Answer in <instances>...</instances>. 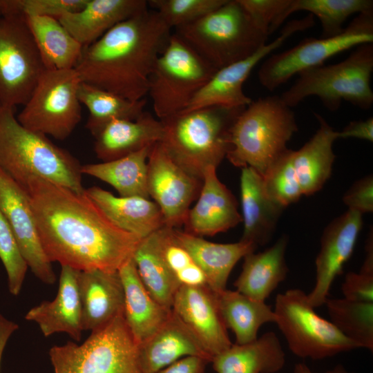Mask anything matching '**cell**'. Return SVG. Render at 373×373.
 Here are the masks:
<instances>
[{"label": "cell", "mask_w": 373, "mask_h": 373, "mask_svg": "<svg viewBox=\"0 0 373 373\" xmlns=\"http://www.w3.org/2000/svg\"><path fill=\"white\" fill-rule=\"evenodd\" d=\"M51 262L78 271H117L140 242L116 226L86 193L32 177L21 186Z\"/></svg>", "instance_id": "1"}, {"label": "cell", "mask_w": 373, "mask_h": 373, "mask_svg": "<svg viewBox=\"0 0 373 373\" xmlns=\"http://www.w3.org/2000/svg\"><path fill=\"white\" fill-rule=\"evenodd\" d=\"M171 30L149 7L84 47L75 69L82 82L131 101L144 99L150 75Z\"/></svg>", "instance_id": "2"}, {"label": "cell", "mask_w": 373, "mask_h": 373, "mask_svg": "<svg viewBox=\"0 0 373 373\" xmlns=\"http://www.w3.org/2000/svg\"><path fill=\"white\" fill-rule=\"evenodd\" d=\"M0 167L20 186L37 177L83 192L82 164L48 136L23 126L14 108L0 105Z\"/></svg>", "instance_id": "3"}, {"label": "cell", "mask_w": 373, "mask_h": 373, "mask_svg": "<svg viewBox=\"0 0 373 373\" xmlns=\"http://www.w3.org/2000/svg\"><path fill=\"white\" fill-rule=\"evenodd\" d=\"M245 107H205L160 119V143L175 162L202 180L206 169H217L226 157L230 128Z\"/></svg>", "instance_id": "4"}, {"label": "cell", "mask_w": 373, "mask_h": 373, "mask_svg": "<svg viewBox=\"0 0 373 373\" xmlns=\"http://www.w3.org/2000/svg\"><path fill=\"white\" fill-rule=\"evenodd\" d=\"M298 131L294 113L280 96L258 98L232 124L226 157L233 166L251 167L262 176Z\"/></svg>", "instance_id": "5"}, {"label": "cell", "mask_w": 373, "mask_h": 373, "mask_svg": "<svg viewBox=\"0 0 373 373\" xmlns=\"http://www.w3.org/2000/svg\"><path fill=\"white\" fill-rule=\"evenodd\" d=\"M198 54L217 70L252 55L267 44L268 35L254 22L239 0L175 28Z\"/></svg>", "instance_id": "6"}, {"label": "cell", "mask_w": 373, "mask_h": 373, "mask_svg": "<svg viewBox=\"0 0 373 373\" xmlns=\"http://www.w3.org/2000/svg\"><path fill=\"white\" fill-rule=\"evenodd\" d=\"M372 71L373 43L361 44L341 62L300 72L296 81L280 97L290 108L316 96L330 111H337L343 101L367 110L373 104Z\"/></svg>", "instance_id": "7"}, {"label": "cell", "mask_w": 373, "mask_h": 373, "mask_svg": "<svg viewBox=\"0 0 373 373\" xmlns=\"http://www.w3.org/2000/svg\"><path fill=\"white\" fill-rule=\"evenodd\" d=\"M49 356L54 373H142L137 344L123 315L80 345L69 341L52 347Z\"/></svg>", "instance_id": "8"}, {"label": "cell", "mask_w": 373, "mask_h": 373, "mask_svg": "<svg viewBox=\"0 0 373 373\" xmlns=\"http://www.w3.org/2000/svg\"><path fill=\"white\" fill-rule=\"evenodd\" d=\"M217 69L175 33L157 57L148 94L159 119L182 112Z\"/></svg>", "instance_id": "9"}, {"label": "cell", "mask_w": 373, "mask_h": 373, "mask_svg": "<svg viewBox=\"0 0 373 373\" xmlns=\"http://www.w3.org/2000/svg\"><path fill=\"white\" fill-rule=\"evenodd\" d=\"M300 289L278 294L274 309L289 349L302 358L321 360L359 347L320 316Z\"/></svg>", "instance_id": "10"}, {"label": "cell", "mask_w": 373, "mask_h": 373, "mask_svg": "<svg viewBox=\"0 0 373 373\" xmlns=\"http://www.w3.org/2000/svg\"><path fill=\"white\" fill-rule=\"evenodd\" d=\"M45 70L26 17L11 0L0 16V105L24 106Z\"/></svg>", "instance_id": "11"}, {"label": "cell", "mask_w": 373, "mask_h": 373, "mask_svg": "<svg viewBox=\"0 0 373 373\" xmlns=\"http://www.w3.org/2000/svg\"><path fill=\"white\" fill-rule=\"evenodd\" d=\"M81 82L75 69L46 70L17 115L18 122L30 131L66 139L82 119Z\"/></svg>", "instance_id": "12"}, {"label": "cell", "mask_w": 373, "mask_h": 373, "mask_svg": "<svg viewBox=\"0 0 373 373\" xmlns=\"http://www.w3.org/2000/svg\"><path fill=\"white\" fill-rule=\"evenodd\" d=\"M373 43V12L358 14L334 37H308L283 52L271 55L258 72L260 84L274 90L306 69L323 65L331 57L361 44Z\"/></svg>", "instance_id": "13"}, {"label": "cell", "mask_w": 373, "mask_h": 373, "mask_svg": "<svg viewBox=\"0 0 373 373\" xmlns=\"http://www.w3.org/2000/svg\"><path fill=\"white\" fill-rule=\"evenodd\" d=\"M314 24V17L312 15L289 21L273 41L267 43L249 57L217 70L182 112L210 106H247L252 100L245 94L243 84L254 67L288 38L298 32L313 27Z\"/></svg>", "instance_id": "14"}, {"label": "cell", "mask_w": 373, "mask_h": 373, "mask_svg": "<svg viewBox=\"0 0 373 373\" xmlns=\"http://www.w3.org/2000/svg\"><path fill=\"white\" fill-rule=\"evenodd\" d=\"M202 180L189 173L166 153L160 142L151 148L147 160L149 198L159 207L165 226L184 224L191 203L198 198Z\"/></svg>", "instance_id": "15"}, {"label": "cell", "mask_w": 373, "mask_h": 373, "mask_svg": "<svg viewBox=\"0 0 373 373\" xmlns=\"http://www.w3.org/2000/svg\"><path fill=\"white\" fill-rule=\"evenodd\" d=\"M0 209L28 268L43 283L54 284L56 275L42 247L28 195L1 167Z\"/></svg>", "instance_id": "16"}, {"label": "cell", "mask_w": 373, "mask_h": 373, "mask_svg": "<svg viewBox=\"0 0 373 373\" xmlns=\"http://www.w3.org/2000/svg\"><path fill=\"white\" fill-rule=\"evenodd\" d=\"M363 225L362 214L348 209L325 229L316 258V281L307 294L314 308L325 304L335 278L353 254Z\"/></svg>", "instance_id": "17"}, {"label": "cell", "mask_w": 373, "mask_h": 373, "mask_svg": "<svg viewBox=\"0 0 373 373\" xmlns=\"http://www.w3.org/2000/svg\"><path fill=\"white\" fill-rule=\"evenodd\" d=\"M171 311L212 358L232 345L216 294L208 286H181L174 296Z\"/></svg>", "instance_id": "18"}, {"label": "cell", "mask_w": 373, "mask_h": 373, "mask_svg": "<svg viewBox=\"0 0 373 373\" xmlns=\"http://www.w3.org/2000/svg\"><path fill=\"white\" fill-rule=\"evenodd\" d=\"M241 222L235 196L218 178L216 168L208 167L203 173L198 200L187 213L184 231L202 238L213 236Z\"/></svg>", "instance_id": "19"}, {"label": "cell", "mask_w": 373, "mask_h": 373, "mask_svg": "<svg viewBox=\"0 0 373 373\" xmlns=\"http://www.w3.org/2000/svg\"><path fill=\"white\" fill-rule=\"evenodd\" d=\"M79 271L61 266L55 298L31 308L26 314L27 321L36 323L43 335L66 333L79 341L83 330L82 307L78 287Z\"/></svg>", "instance_id": "20"}, {"label": "cell", "mask_w": 373, "mask_h": 373, "mask_svg": "<svg viewBox=\"0 0 373 373\" xmlns=\"http://www.w3.org/2000/svg\"><path fill=\"white\" fill-rule=\"evenodd\" d=\"M78 287L84 331L98 330L123 315L124 296L118 271H79Z\"/></svg>", "instance_id": "21"}, {"label": "cell", "mask_w": 373, "mask_h": 373, "mask_svg": "<svg viewBox=\"0 0 373 373\" xmlns=\"http://www.w3.org/2000/svg\"><path fill=\"white\" fill-rule=\"evenodd\" d=\"M137 354L142 373H157L185 356H199L209 363L212 360L172 311L155 332L137 345Z\"/></svg>", "instance_id": "22"}, {"label": "cell", "mask_w": 373, "mask_h": 373, "mask_svg": "<svg viewBox=\"0 0 373 373\" xmlns=\"http://www.w3.org/2000/svg\"><path fill=\"white\" fill-rule=\"evenodd\" d=\"M148 8L146 0H88L82 9L65 14L58 20L84 48Z\"/></svg>", "instance_id": "23"}, {"label": "cell", "mask_w": 373, "mask_h": 373, "mask_svg": "<svg viewBox=\"0 0 373 373\" xmlns=\"http://www.w3.org/2000/svg\"><path fill=\"white\" fill-rule=\"evenodd\" d=\"M162 122L144 111L135 119H117L106 124L94 136L97 157L107 162L116 160L162 140Z\"/></svg>", "instance_id": "24"}, {"label": "cell", "mask_w": 373, "mask_h": 373, "mask_svg": "<svg viewBox=\"0 0 373 373\" xmlns=\"http://www.w3.org/2000/svg\"><path fill=\"white\" fill-rule=\"evenodd\" d=\"M240 202L244 225L240 240L257 247L267 245L285 207L266 194L262 176L251 167L242 168Z\"/></svg>", "instance_id": "25"}, {"label": "cell", "mask_w": 373, "mask_h": 373, "mask_svg": "<svg viewBox=\"0 0 373 373\" xmlns=\"http://www.w3.org/2000/svg\"><path fill=\"white\" fill-rule=\"evenodd\" d=\"M124 296L123 316L138 345L167 320L171 309L156 301L142 283L133 257L119 269Z\"/></svg>", "instance_id": "26"}, {"label": "cell", "mask_w": 373, "mask_h": 373, "mask_svg": "<svg viewBox=\"0 0 373 373\" xmlns=\"http://www.w3.org/2000/svg\"><path fill=\"white\" fill-rule=\"evenodd\" d=\"M85 192L116 226L140 239L165 225L159 207L149 198L115 196L95 186Z\"/></svg>", "instance_id": "27"}, {"label": "cell", "mask_w": 373, "mask_h": 373, "mask_svg": "<svg viewBox=\"0 0 373 373\" xmlns=\"http://www.w3.org/2000/svg\"><path fill=\"white\" fill-rule=\"evenodd\" d=\"M288 236H280L263 251L250 252L244 256L242 271L234 282L236 290L256 300L265 302L287 278L289 269L285 253Z\"/></svg>", "instance_id": "28"}, {"label": "cell", "mask_w": 373, "mask_h": 373, "mask_svg": "<svg viewBox=\"0 0 373 373\" xmlns=\"http://www.w3.org/2000/svg\"><path fill=\"white\" fill-rule=\"evenodd\" d=\"M314 115L318 128L301 148L292 150L293 166L305 195H313L323 187L332 175L336 158L333 144L338 139V131L321 115Z\"/></svg>", "instance_id": "29"}, {"label": "cell", "mask_w": 373, "mask_h": 373, "mask_svg": "<svg viewBox=\"0 0 373 373\" xmlns=\"http://www.w3.org/2000/svg\"><path fill=\"white\" fill-rule=\"evenodd\" d=\"M175 232L204 273L208 287L216 293L227 289L229 276L236 263L257 249L254 244L242 240L216 243L178 229Z\"/></svg>", "instance_id": "30"}, {"label": "cell", "mask_w": 373, "mask_h": 373, "mask_svg": "<svg viewBox=\"0 0 373 373\" xmlns=\"http://www.w3.org/2000/svg\"><path fill=\"white\" fill-rule=\"evenodd\" d=\"M217 373H278L285 363V351L274 332L245 344H232L213 357Z\"/></svg>", "instance_id": "31"}, {"label": "cell", "mask_w": 373, "mask_h": 373, "mask_svg": "<svg viewBox=\"0 0 373 373\" xmlns=\"http://www.w3.org/2000/svg\"><path fill=\"white\" fill-rule=\"evenodd\" d=\"M26 17L46 70L75 69L84 47L59 21L43 16Z\"/></svg>", "instance_id": "32"}, {"label": "cell", "mask_w": 373, "mask_h": 373, "mask_svg": "<svg viewBox=\"0 0 373 373\" xmlns=\"http://www.w3.org/2000/svg\"><path fill=\"white\" fill-rule=\"evenodd\" d=\"M216 294L223 322L234 333L237 344L254 341L262 325L276 323V315L265 302L252 299L237 290L226 289Z\"/></svg>", "instance_id": "33"}, {"label": "cell", "mask_w": 373, "mask_h": 373, "mask_svg": "<svg viewBox=\"0 0 373 373\" xmlns=\"http://www.w3.org/2000/svg\"><path fill=\"white\" fill-rule=\"evenodd\" d=\"M152 146L116 160L82 165V173L110 184L119 196L149 198L147 160Z\"/></svg>", "instance_id": "34"}, {"label": "cell", "mask_w": 373, "mask_h": 373, "mask_svg": "<svg viewBox=\"0 0 373 373\" xmlns=\"http://www.w3.org/2000/svg\"><path fill=\"white\" fill-rule=\"evenodd\" d=\"M78 97L88 110L86 127L93 137L111 120L137 119L144 112L146 104L145 98L131 101L84 82L79 84Z\"/></svg>", "instance_id": "35"}, {"label": "cell", "mask_w": 373, "mask_h": 373, "mask_svg": "<svg viewBox=\"0 0 373 373\" xmlns=\"http://www.w3.org/2000/svg\"><path fill=\"white\" fill-rule=\"evenodd\" d=\"M133 259L148 291L160 304L171 309L174 296L180 287L160 256L155 232L141 240Z\"/></svg>", "instance_id": "36"}, {"label": "cell", "mask_w": 373, "mask_h": 373, "mask_svg": "<svg viewBox=\"0 0 373 373\" xmlns=\"http://www.w3.org/2000/svg\"><path fill=\"white\" fill-rule=\"evenodd\" d=\"M330 321L359 348L373 351V302L327 298Z\"/></svg>", "instance_id": "37"}, {"label": "cell", "mask_w": 373, "mask_h": 373, "mask_svg": "<svg viewBox=\"0 0 373 373\" xmlns=\"http://www.w3.org/2000/svg\"><path fill=\"white\" fill-rule=\"evenodd\" d=\"M298 11L316 17L321 23V37L341 34L343 24L351 15L373 12L372 0H291L285 10V19Z\"/></svg>", "instance_id": "38"}, {"label": "cell", "mask_w": 373, "mask_h": 373, "mask_svg": "<svg viewBox=\"0 0 373 373\" xmlns=\"http://www.w3.org/2000/svg\"><path fill=\"white\" fill-rule=\"evenodd\" d=\"M155 236L160 256L180 287L208 286L204 273L177 238L175 228L164 225Z\"/></svg>", "instance_id": "39"}, {"label": "cell", "mask_w": 373, "mask_h": 373, "mask_svg": "<svg viewBox=\"0 0 373 373\" xmlns=\"http://www.w3.org/2000/svg\"><path fill=\"white\" fill-rule=\"evenodd\" d=\"M266 194L283 207L297 202L303 195L292 162V150L287 149L262 176Z\"/></svg>", "instance_id": "40"}, {"label": "cell", "mask_w": 373, "mask_h": 373, "mask_svg": "<svg viewBox=\"0 0 373 373\" xmlns=\"http://www.w3.org/2000/svg\"><path fill=\"white\" fill-rule=\"evenodd\" d=\"M149 7L156 11L171 28L175 29L204 17L223 5L227 0H149Z\"/></svg>", "instance_id": "41"}, {"label": "cell", "mask_w": 373, "mask_h": 373, "mask_svg": "<svg viewBox=\"0 0 373 373\" xmlns=\"http://www.w3.org/2000/svg\"><path fill=\"white\" fill-rule=\"evenodd\" d=\"M0 260L4 266L8 287L13 296L19 294L28 269L4 215L0 209Z\"/></svg>", "instance_id": "42"}, {"label": "cell", "mask_w": 373, "mask_h": 373, "mask_svg": "<svg viewBox=\"0 0 373 373\" xmlns=\"http://www.w3.org/2000/svg\"><path fill=\"white\" fill-rule=\"evenodd\" d=\"M291 0H239L256 25L268 35L285 20Z\"/></svg>", "instance_id": "43"}, {"label": "cell", "mask_w": 373, "mask_h": 373, "mask_svg": "<svg viewBox=\"0 0 373 373\" xmlns=\"http://www.w3.org/2000/svg\"><path fill=\"white\" fill-rule=\"evenodd\" d=\"M88 0H15L17 8L26 16L59 19L65 14L82 9Z\"/></svg>", "instance_id": "44"}, {"label": "cell", "mask_w": 373, "mask_h": 373, "mask_svg": "<svg viewBox=\"0 0 373 373\" xmlns=\"http://www.w3.org/2000/svg\"><path fill=\"white\" fill-rule=\"evenodd\" d=\"M343 298L352 301L373 302V273L349 272L341 286Z\"/></svg>", "instance_id": "45"}, {"label": "cell", "mask_w": 373, "mask_h": 373, "mask_svg": "<svg viewBox=\"0 0 373 373\" xmlns=\"http://www.w3.org/2000/svg\"><path fill=\"white\" fill-rule=\"evenodd\" d=\"M348 209L362 215L373 211V177L368 175L356 181L343 197Z\"/></svg>", "instance_id": "46"}, {"label": "cell", "mask_w": 373, "mask_h": 373, "mask_svg": "<svg viewBox=\"0 0 373 373\" xmlns=\"http://www.w3.org/2000/svg\"><path fill=\"white\" fill-rule=\"evenodd\" d=\"M208 363V361L199 356H185L157 373H204Z\"/></svg>", "instance_id": "47"}, {"label": "cell", "mask_w": 373, "mask_h": 373, "mask_svg": "<svg viewBox=\"0 0 373 373\" xmlns=\"http://www.w3.org/2000/svg\"><path fill=\"white\" fill-rule=\"evenodd\" d=\"M338 138H357L372 142L373 118L350 122L342 131H338Z\"/></svg>", "instance_id": "48"}, {"label": "cell", "mask_w": 373, "mask_h": 373, "mask_svg": "<svg viewBox=\"0 0 373 373\" xmlns=\"http://www.w3.org/2000/svg\"><path fill=\"white\" fill-rule=\"evenodd\" d=\"M19 328V325L0 314V369L3 351L12 334Z\"/></svg>", "instance_id": "49"}, {"label": "cell", "mask_w": 373, "mask_h": 373, "mask_svg": "<svg viewBox=\"0 0 373 373\" xmlns=\"http://www.w3.org/2000/svg\"><path fill=\"white\" fill-rule=\"evenodd\" d=\"M294 373H313L309 367L305 363H296L294 368ZM325 373H352L341 364L336 365L333 369L327 371Z\"/></svg>", "instance_id": "50"}, {"label": "cell", "mask_w": 373, "mask_h": 373, "mask_svg": "<svg viewBox=\"0 0 373 373\" xmlns=\"http://www.w3.org/2000/svg\"><path fill=\"white\" fill-rule=\"evenodd\" d=\"M10 4V0H0V16L6 12Z\"/></svg>", "instance_id": "51"}, {"label": "cell", "mask_w": 373, "mask_h": 373, "mask_svg": "<svg viewBox=\"0 0 373 373\" xmlns=\"http://www.w3.org/2000/svg\"><path fill=\"white\" fill-rule=\"evenodd\" d=\"M278 373H280V372H278Z\"/></svg>", "instance_id": "52"}]
</instances>
